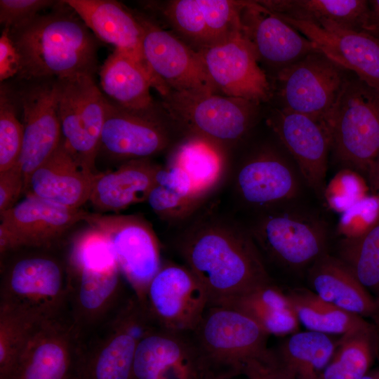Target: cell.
Here are the masks:
<instances>
[{"label":"cell","mask_w":379,"mask_h":379,"mask_svg":"<svg viewBox=\"0 0 379 379\" xmlns=\"http://www.w3.org/2000/svg\"><path fill=\"white\" fill-rule=\"evenodd\" d=\"M146 201L159 218L170 222L187 220L203 206L186 174L168 164L159 170Z\"/></svg>","instance_id":"cell-37"},{"label":"cell","mask_w":379,"mask_h":379,"mask_svg":"<svg viewBox=\"0 0 379 379\" xmlns=\"http://www.w3.org/2000/svg\"><path fill=\"white\" fill-rule=\"evenodd\" d=\"M246 378L248 379H297L293 373L278 361L277 358L274 364L254 370Z\"/></svg>","instance_id":"cell-46"},{"label":"cell","mask_w":379,"mask_h":379,"mask_svg":"<svg viewBox=\"0 0 379 379\" xmlns=\"http://www.w3.org/2000/svg\"><path fill=\"white\" fill-rule=\"evenodd\" d=\"M363 286L379 300V220L355 238H343L339 257Z\"/></svg>","instance_id":"cell-38"},{"label":"cell","mask_w":379,"mask_h":379,"mask_svg":"<svg viewBox=\"0 0 379 379\" xmlns=\"http://www.w3.org/2000/svg\"><path fill=\"white\" fill-rule=\"evenodd\" d=\"M347 72L314 51L274 74L272 95L275 93L279 98L281 108L312 117L331 128L333 110L349 77Z\"/></svg>","instance_id":"cell-12"},{"label":"cell","mask_w":379,"mask_h":379,"mask_svg":"<svg viewBox=\"0 0 379 379\" xmlns=\"http://www.w3.org/2000/svg\"><path fill=\"white\" fill-rule=\"evenodd\" d=\"M100 88L107 101L131 110L152 109L159 105L151 95L154 79L140 64L114 50L100 69Z\"/></svg>","instance_id":"cell-31"},{"label":"cell","mask_w":379,"mask_h":379,"mask_svg":"<svg viewBox=\"0 0 379 379\" xmlns=\"http://www.w3.org/2000/svg\"><path fill=\"white\" fill-rule=\"evenodd\" d=\"M312 291L328 302L350 313L379 320V304L338 257L325 253L308 270Z\"/></svg>","instance_id":"cell-28"},{"label":"cell","mask_w":379,"mask_h":379,"mask_svg":"<svg viewBox=\"0 0 379 379\" xmlns=\"http://www.w3.org/2000/svg\"><path fill=\"white\" fill-rule=\"evenodd\" d=\"M237 378H232V379H236Z\"/></svg>","instance_id":"cell-51"},{"label":"cell","mask_w":379,"mask_h":379,"mask_svg":"<svg viewBox=\"0 0 379 379\" xmlns=\"http://www.w3.org/2000/svg\"><path fill=\"white\" fill-rule=\"evenodd\" d=\"M78 340L67 318L39 321L12 379H74Z\"/></svg>","instance_id":"cell-22"},{"label":"cell","mask_w":379,"mask_h":379,"mask_svg":"<svg viewBox=\"0 0 379 379\" xmlns=\"http://www.w3.org/2000/svg\"><path fill=\"white\" fill-rule=\"evenodd\" d=\"M8 30L20 60L15 79L95 75L98 69L100 41L63 0L48 13Z\"/></svg>","instance_id":"cell-2"},{"label":"cell","mask_w":379,"mask_h":379,"mask_svg":"<svg viewBox=\"0 0 379 379\" xmlns=\"http://www.w3.org/2000/svg\"><path fill=\"white\" fill-rule=\"evenodd\" d=\"M241 22L243 34L253 46L259 62L275 73L318 50L314 43L258 1H245Z\"/></svg>","instance_id":"cell-25"},{"label":"cell","mask_w":379,"mask_h":379,"mask_svg":"<svg viewBox=\"0 0 379 379\" xmlns=\"http://www.w3.org/2000/svg\"><path fill=\"white\" fill-rule=\"evenodd\" d=\"M188 220L173 246L205 288L208 305L273 281L248 228L212 209Z\"/></svg>","instance_id":"cell-1"},{"label":"cell","mask_w":379,"mask_h":379,"mask_svg":"<svg viewBox=\"0 0 379 379\" xmlns=\"http://www.w3.org/2000/svg\"><path fill=\"white\" fill-rule=\"evenodd\" d=\"M378 304H379V300L378 301ZM377 326L379 327V320L378 321V324H377Z\"/></svg>","instance_id":"cell-50"},{"label":"cell","mask_w":379,"mask_h":379,"mask_svg":"<svg viewBox=\"0 0 379 379\" xmlns=\"http://www.w3.org/2000/svg\"><path fill=\"white\" fill-rule=\"evenodd\" d=\"M368 190L359 172L343 168L326 185L323 197L331 209L342 213L366 196Z\"/></svg>","instance_id":"cell-41"},{"label":"cell","mask_w":379,"mask_h":379,"mask_svg":"<svg viewBox=\"0 0 379 379\" xmlns=\"http://www.w3.org/2000/svg\"><path fill=\"white\" fill-rule=\"evenodd\" d=\"M286 294L300 324L308 331L343 335L374 324L326 302L312 290L294 288Z\"/></svg>","instance_id":"cell-35"},{"label":"cell","mask_w":379,"mask_h":379,"mask_svg":"<svg viewBox=\"0 0 379 379\" xmlns=\"http://www.w3.org/2000/svg\"><path fill=\"white\" fill-rule=\"evenodd\" d=\"M69 245L67 318L79 340L112 318L135 294L102 232L89 226Z\"/></svg>","instance_id":"cell-3"},{"label":"cell","mask_w":379,"mask_h":379,"mask_svg":"<svg viewBox=\"0 0 379 379\" xmlns=\"http://www.w3.org/2000/svg\"><path fill=\"white\" fill-rule=\"evenodd\" d=\"M88 212L26 195L1 213V258L22 248L54 247L73 225L84 221Z\"/></svg>","instance_id":"cell-19"},{"label":"cell","mask_w":379,"mask_h":379,"mask_svg":"<svg viewBox=\"0 0 379 379\" xmlns=\"http://www.w3.org/2000/svg\"><path fill=\"white\" fill-rule=\"evenodd\" d=\"M248 230L264 261L286 268L310 267L327 253L324 222L291 204L257 211Z\"/></svg>","instance_id":"cell-9"},{"label":"cell","mask_w":379,"mask_h":379,"mask_svg":"<svg viewBox=\"0 0 379 379\" xmlns=\"http://www.w3.org/2000/svg\"><path fill=\"white\" fill-rule=\"evenodd\" d=\"M162 166L151 159L121 163L116 170L98 173L89 201L100 211H120L146 201Z\"/></svg>","instance_id":"cell-30"},{"label":"cell","mask_w":379,"mask_h":379,"mask_svg":"<svg viewBox=\"0 0 379 379\" xmlns=\"http://www.w3.org/2000/svg\"><path fill=\"white\" fill-rule=\"evenodd\" d=\"M154 326L134 295L112 318L78 340L74 379H132L139 340Z\"/></svg>","instance_id":"cell-8"},{"label":"cell","mask_w":379,"mask_h":379,"mask_svg":"<svg viewBox=\"0 0 379 379\" xmlns=\"http://www.w3.org/2000/svg\"><path fill=\"white\" fill-rule=\"evenodd\" d=\"M379 220V193L373 192L341 213L338 230L343 238H355Z\"/></svg>","instance_id":"cell-42"},{"label":"cell","mask_w":379,"mask_h":379,"mask_svg":"<svg viewBox=\"0 0 379 379\" xmlns=\"http://www.w3.org/2000/svg\"><path fill=\"white\" fill-rule=\"evenodd\" d=\"M24 190V178L20 166L0 171V214L16 204Z\"/></svg>","instance_id":"cell-44"},{"label":"cell","mask_w":379,"mask_h":379,"mask_svg":"<svg viewBox=\"0 0 379 379\" xmlns=\"http://www.w3.org/2000/svg\"><path fill=\"white\" fill-rule=\"evenodd\" d=\"M58 2L53 0H1L0 23L3 29L18 27L46 10L53 8Z\"/></svg>","instance_id":"cell-43"},{"label":"cell","mask_w":379,"mask_h":379,"mask_svg":"<svg viewBox=\"0 0 379 379\" xmlns=\"http://www.w3.org/2000/svg\"><path fill=\"white\" fill-rule=\"evenodd\" d=\"M267 10L317 25L332 24L363 31L368 11L365 0H268L258 1Z\"/></svg>","instance_id":"cell-32"},{"label":"cell","mask_w":379,"mask_h":379,"mask_svg":"<svg viewBox=\"0 0 379 379\" xmlns=\"http://www.w3.org/2000/svg\"><path fill=\"white\" fill-rule=\"evenodd\" d=\"M132 379H204L190 332L154 326L139 340Z\"/></svg>","instance_id":"cell-23"},{"label":"cell","mask_w":379,"mask_h":379,"mask_svg":"<svg viewBox=\"0 0 379 379\" xmlns=\"http://www.w3.org/2000/svg\"><path fill=\"white\" fill-rule=\"evenodd\" d=\"M199 53L219 94L258 105L272 98L271 82L243 33Z\"/></svg>","instance_id":"cell-21"},{"label":"cell","mask_w":379,"mask_h":379,"mask_svg":"<svg viewBox=\"0 0 379 379\" xmlns=\"http://www.w3.org/2000/svg\"><path fill=\"white\" fill-rule=\"evenodd\" d=\"M267 121L291 157L304 182L323 197L332 149L329 126L305 114L281 107L272 110Z\"/></svg>","instance_id":"cell-20"},{"label":"cell","mask_w":379,"mask_h":379,"mask_svg":"<svg viewBox=\"0 0 379 379\" xmlns=\"http://www.w3.org/2000/svg\"><path fill=\"white\" fill-rule=\"evenodd\" d=\"M20 70V56L7 29L0 36V81L17 77Z\"/></svg>","instance_id":"cell-45"},{"label":"cell","mask_w":379,"mask_h":379,"mask_svg":"<svg viewBox=\"0 0 379 379\" xmlns=\"http://www.w3.org/2000/svg\"><path fill=\"white\" fill-rule=\"evenodd\" d=\"M84 221L107 236L123 277L142 305L149 284L162 265L152 227L133 215L88 213Z\"/></svg>","instance_id":"cell-17"},{"label":"cell","mask_w":379,"mask_h":379,"mask_svg":"<svg viewBox=\"0 0 379 379\" xmlns=\"http://www.w3.org/2000/svg\"><path fill=\"white\" fill-rule=\"evenodd\" d=\"M230 177L237 199L256 212L291 204L305 183L293 161L271 145L244 157Z\"/></svg>","instance_id":"cell-15"},{"label":"cell","mask_w":379,"mask_h":379,"mask_svg":"<svg viewBox=\"0 0 379 379\" xmlns=\"http://www.w3.org/2000/svg\"><path fill=\"white\" fill-rule=\"evenodd\" d=\"M379 352V327L372 326L339 337L319 379H362Z\"/></svg>","instance_id":"cell-36"},{"label":"cell","mask_w":379,"mask_h":379,"mask_svg":"<svg viewBox=\"0 0 379 379\" xmlns=\"http://www.w3.org/2000/svg\"><path fill=\"white\" fill-rule=\"evenodd\" d=\"M330 127L336 160L344 168L369 175L379 159V89L354 74L349 76L333 108Z\"/></svg>","instance_id":"cell-7"},{"label":"cell","mask_w":379,"mask_h":379,"mask_svg":"<svg viewBox=\"0 0 379 379\" xmlns=\"http://www.w3.org/2000/svg\"><path fill=\"white\" fill-rule=\"evenodd\" d=\"M362 379H379V368L369 371Z\"/></svg>","instance_id":"cell-48"},{"label":"cell","mask_w":379,"mask_h":379,"mask_svg":"<svg viewBox=\"0 0 379 379\" xmlns=\"http://www.w3.org/2000/svg\"><path fill=\"white\" fill-rule=\"evenodd\" d=\"M23 125L11 80L0 84V171L18 164L23 143Z\"/></svg>","instance_id":"cell-40"},{"label":"cell","mask_w":379,"mask_h":379,"mask_svg":"<svg viewBox=\"0 0 379 379\" xmlns=\"http://www.w3.org/2000/svg\"><path fill=\"white\" fill-rule=\"evenodd\" d=\"M208 304L205 288L185 265L165 261L149 283L142 305L157 326L192 332Z\"/></svg>","instance_id":"cell-18"},{"label":"cell","mask_w":379,"mask_h":379,"mask_svg":"<svg viewBox=\"0 0 379 379\" xmlns=\"http://www.w3.org/2000/svg\"><path fill=\"white\" fill-rule=\"evenodd\" d=\"M98 173L84 171L63 138L58 149L31 175L23 192L70 208L89 201Z\"/></svg>","instance_id":"cell-26"},{"label":"cell","mask_w":379,"mask_h":379,"mask_svg":"<svg viewBox=\"0 0 379 379\" xmlns=\"http://www.w3.org/2000/svg\"><path fill=\"white\" fill-rule=\"evenodd\" d=\"M373 189H374L373 191L375 192L379 193V174L375 180Z\"/></svg>","instance_id":"cell-49"},{"label":"cell","mask_w":379,"mask_h":379,"mask_svg":"<svg viewBox=\"0 0 379 379\" xmlns=\"http://www.w3.org/2000/svg\"><path fill=\"white\" fill-rule=\"evenodd\" d=\"M57 91L64 142L84 171L98 173L95 161L105 121L106 99L92 74L57 79Z\"/></svg>","instance_id":"cell-14"},{"label":"cell","mask_w":379,"mask_h":379,"mask_svg":"<svg viewBox=\"0 0 379 379\" xmlns=\"http://www.w3.org/2000/svg\"><path fill=\"white\" fill-rule=\"evenodd\" d=\"M275 14L314 43L329 59L379 89L378 39L363 31L344 29L332 24L317 25Z\"/></svg>","instance_id":"cell-24"},{"label":"cell","mask_w":379,"mask_h":379,"mask_svg":"<svg viewBox=\"0 0 379 379\" xmlns=\"http://www.w3.org/2000/svg\"><path fill=\"white\" fill-rule=\"evenodd\" d=\"M166 164L176 166L186 174L203 205L230 176L232 167L226 150L192 135L183 136L168 152Z\"/></svg>","instance_id":"cell-29"},{"label":"cell","mask_w":379,"mask_h":379,"mask_svg":"<svg viewBox=\"0 0 379 379\" xmlns=\"http://www.w3.org/2000/svg\"><path fill=\"white\" fill-rule=\"evenodd\" d=\"M11 81L23 125V143L18 164L23 174L25 187L32 173L52 155L62 140L57 79Z\"/></svg>","instance_id":"cell-16"},{"label":"cell","mask_w":379,"mask_h":379,"mask_svg":"<svg viewBox=\"0 0 379 379\" xmlns=\"http://www.w3.org/2000/svg\"><path fill=\"white\" fill-rule=\"evenodd\" d=\"M191 337L204 379L247 376L277 361L270 336L253 319L225 305H208Z\"/></svg>","instance_id":"cell-4"},{"label":"cell","mask_w":379,"mask_h":379,"mask_svg":"<svg viewBox=\"0 0 379 379\" xmlns=\"http://www.w3.org/2000/svg\"><path fill=\"white\" fill-rule=\"evenodd\" d=\"M364 32L379 40V0L368 1V11Z\"/></svg>","instance_id":"cell-47"},{"label":"cell","mask_w":379,"mask_h":379,"mask_svg":"<svg viewBox=\"0 0 379 379\" xmlns=\"http://www.w3.org/2000/svg\"><path fill=\"white\" fill-rule=\"evenodd\" d=\"M182 137L162 105L148 110H131L106 100L98 154L122 163L151 159L168 152Z\"/></svg>","instance_id":"cell-11"},{"label":"cell","mask_w":379,"mask_h":379,"mask_svg":"<svg viewBox=\"0 0 379 379\" xmlns=\"http://www.w3.org/2000/svg\"><path fill=\"white\" fill-rule=\"evenodd\" d=\"M27 313L0 306V379H12L19 357L36 324Z\"/></svg>","instance_id":"cell-39"},{"label":"cell","mask_w":379,"mask_h":379,"mask_svg":"<svg viewBox=\"0 0 379 379\" xmlns=\"http://www.w3.org/2000/svg\"><path fill=\"white\" fill-rule=\"evenodd\" d=\"M161 105L183 136H197L228 153L254 127L258 105L221 94H195L169 91Z\"/></svg>","instance_id":"cell-6"},{"label":"cell","mask_w":379,"mask_h":379,"mask_svg":"<svg viewBox=\"0 0 379 379\" xmlns=\"http://www.w3.org/2000/svg\"><path fill=\"white\" fill-rule=\"evenodd\" d=\"M220 305L240 311L270 335L293 334L298 332L300 324L286 292L273 281Z\"/></svg>","instance_id":"cell-33"},{"label":"cell","mask_w":379,"mask_h":379,"mask_svg":"<svg viewBox=\"0 0 379 379\" xmlns=\"http://www.w3.org/2000/svg\"><path fill=\"white\" fill-rule=\"evenodd\" d=\"M142 30V50L160 95L167 91L219 94L199 53L144 12L133 11Z\"/></svg>","instance_id":"cell-13"},{"label":"cell","mask_w":379,"mask_h":379,"mask_svg":"<svg viewBox=\"0 0 379 379\" xmlns=\"http://www.w3.org/2000/svg\"><path fill=\"white\" fill-rule=\"evenodd\" d=\"M338 338L308 330L298 331L283 342L274 353L297 379H319L333 355Z\"/></svg>","instance_id":"cell-34"},{"label":"cell","mask_w":379,"mask_h":379,"mask_svg":"<svg viewBox=\"0 0 379 379\" xmlns=\"http://www.w3.org/2000/svg\"><path fill=\"white\" fill-rule=\"evenodd\" d=\"M53 248H32V251L22 248L7 253L9 259H1L0 306L41 320L67 318V253L61 259L51 253Z\"/></svg>","instance_id":"cell-5"},{"label":"cell","mask_w":379,"mask_h":379,"mask_svg":"<svg viewBox=\"0 0 379 379\" xmlns=\"http://www.w3.org/2000/svg\"><path fill=\"white\" fill-rule=\"evenodd\" d=\"M95 37L114 46L151 74L142 50V30L133 10L114 0H63Z\"/></svg>","instance_id":"cell-27"},{"label":"cell","mask_w":379,"mask_h":379,"mask_svg":"<svg viewBox=\"0 0 379 379\" xmlns=\"http://www.w3.org/2000/svg\"><path fill=\"white\" fill-rule=\"evenodd\" d=\"M141 4L144 13L198 53L243 33L245 1H147Z\"/></svg>","instance_id":"cell-10"}]
</instances>
